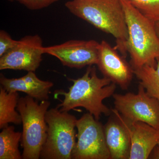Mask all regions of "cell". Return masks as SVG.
<instances>
[{"label": "cell", "instance_id": "14", "mask_svg": "<svg viewBox=\"0 0 159 159\" xmlns=\"http://www.w3.org/2000/svg\"><path fill=\"white\" fill-rule=\"evenodd\" d=\"M20 99L17 92H8L0 87V129L8 126L9 123L19 125L21 117L16 111Z\"/></svg>", "mask_w": 159, "mask_h": 159}, {"label": "cell", "instance_id": "12", "mask_svg": "<svg viewBox=\"0 0 159 159\" xmlns=\"http://www.w3.org/2000/svg\"><path fill=\"white\" fill-rule=\"evenodd\" d=\"M126 121L131 142L129 159H148L158 144L159 130L145 122Z\"/></svg>", "mask_w": 159, "mask_h": 159}, {"label": "cell", "instance_id": "2", "mask_svg": "<svg viewBox=\"0 0 159 159\" xmlns=\"http://www.w3.org/2000/svg\"><path fill=\"white\" fill-rule=\"evenodd\" d=\"M73 84L68 92L57 91V95H63L64 99L57 107L61 111H67L78 107L85 108L97 120L102 114L110 115L111 110L102 101L115 93L116 84L106 77L97 76L95 66H89L85 74L77 79L69 78Z\"/></svg>", "mask_w": 159, "mask_h": 159}, {"label": "cell", "instance_id": "7", "mask_svg": "<svg viewBox=\"0 0 159 159\" xmlns=\"http://www.w3.org/2000/svg\"><path fill=\"white\" fill-rule=\"evenodd\" d=\"M115 109L131 122H142L159 130V102L139 84L137 94L114 93Z\"/></svg>", "mask_w": 159, "mask_h": 159}, {"label": "cell", "instance_id": "15", "mask_svg": "<svg viewBox=\"0 0 159 159\" xmlns=\"http://www.w3.org/2000/svg\"><path fill=\"white\" fill-rule=\"evenodd\" d=\"M22 133L15 131L13 126H6L0 133V159H21L19 144Z\"/></svg>", "mask_w": 159, "mask_h": 159}, {"label": "cell", "instance_id": "13", "mask_svg": "<svg viewBox=\"0 0 159 159\" xmlns=\"http://www.w3.org/2000/svg\"><path fill=\"white\" fill-rule=\"evenodd\" d=\"M1 86L8 92H21L38 100H48L53 82L39 79L34 72L18 78H8L1 74Z\"/></svg>", "mask_w": 159, "mask_h": 159}, {"label": "cell", "instance_id": "21", "mask_svg": "<svg viewBox=\"0 0 159 159\" xmlns=\"http://www.w3.org/2000/svg\"><path fill=\"white\" fill-rule=\"evenodd\" d=\"M155 28L156 30L157 34L159 38V21L155 22Z\"/></svg>", "mask_w": 159, "mask_h": 159}, {"label": "cell", "instance_id": "16", "mask_svg": "<svg viewBox=\"0 0 159 159\" xmlns=\"http://www.w3.org/2000/svg\"><path fill=\"white\" fill-rule=\"evenodd\" d=\"M134 73L147 93L159 102V61L156 66L146 65L134 70Z\"/></svg>", "mask_w": 159, "mask_h": 159}, {"label": "cell", "instance_id": "1", "mask_svg": "<svg viewBox=\"0 0 159 159\" xmlns=\"http://www.w3.org/2000/svg\"><path fill=\"white\" fill-rule=\"evenodd\" d=\"M65 6L75 16L112 35L116 43L114 48L126 57L128 30L120 0H71Z\"/></svg>", "mask_w": 159, "mask_h": 159}, {"label": "cell", "instance_id": "9", "mask_svg": "<svg viewBox=\"0 0 159 159\" xmlns=\"http://www.w3.org/2000/svg\"><path fill=\"white\" fill-rule=\"evenodd\" d=\"M43 47L38 34L25 36L14 48L0 57V70L35 72L42 61Z\"/></svg>", "mask_w": 159, "mask_h": 159}, {"label": "cell", "instance_id": "11", "mask_svg": "<svg viewBox=\"0 0 159 159\" xmlns=\"http://www.w3.org/2000/svg\"><path fill=\"white\" fill-rule=\"evenodd\" d=\"M116 119H110L104 127L107 145L112 159H129L131 142L126 120L115 109Z\"/></svg>", "mask_w": 159, "mask_h": 159}, {"label": "cell", "instance_id": "19", "mask_svg": "<svg viewBox=\"0 0 159 159\" xmlns=\"http://www.w3.org/2000/svg\"><path fill=\"white\" fill-rule=\"evenodd\" d=\"M60 0H16L30 10H36L48 7Z\"/></svg>", "mask_w": 159, "mask_h": 159}, {"label": "cell", "instance_id": "8", "mask_svg": "<svg viewBox=\"0 0 159 159\" xmlns=\"http://www.w3.org/2000/svg\"><path fill=\"white\" fill-rule=\"evenodd\" d=\"M99 43L94 40H70L66 42L43 47L44 54L57 58L63 65L76 69L97 65Z\"/></svg>", "mask_w": 159, "mask_h": 159}, {"label": "cell", "instance_id": "10", "mask_svg": "<svg viewBox=\"0 0 159 159\" xmlns=\"http://www.w3.org/2000/svg\"><path fill=\"white\" fill-rule=\"evenodd\" d=\"M97 65L103 77L122 89H128L134 75L133 69L125 57L106 41L99 43Z\"/></svg>", "mask_w": 159, "mask_h": 159}, {"label": "cell", "instance_id": "3", "mask_svg": "<svg viewBox=\"0 0 159 159\" xmlns=\"http://www.w3.org/2000/svg\"><path fill=\"white\" fill-rule=\"evenodd\" d=\"M128 30L126 50L133 70L143 66H156L159 61V38L155 22L142 14L130 0H120Z\"/></svg>", "mask_w": 159, "mask_h": 159}, {"label": "cell", "instance_id": "20", "mask_svg": "<svg viewBox=\"0 0 159 159\" xmlns=\"http://www.w3.org/2000/svg\"><path fill=\"white\" fill-rule=\"evenodd\" d=\"M153 154L152 158L159 159V142L157 145L153 150Z\"/></svg>", "mask_w": 159, "mask_h": 159}, {"label": "cell", "instance_id": "5", "mask_svg": "<svg viewBox=\"0 0 159 159\" xmlns=\"http://www.w3.org/2000/svg\"><path fill=\"white\" fill-rule=\"evenodd\" d=\"M46 121L48 125L47 140L40 158L71 159L76 144L75 127L77 119L67 111L57 107L47 111Z\"/></svg>", "mask_w": 159, "mask_h": 159}, {"label": "cell", "instance_id": "18", "mask_svg": "<svg viewBox=\"0 0 159 159\" xmlns=\"http://www.w3.org/2000/svg\"><path fill=\"white\" fill-rule=\"evenodd\" d=\"M18 40L13 39L9 33L4 30L0 31V57L14 48Z\"/></svg>", "mask_w": 159, "mask_h": 159}, {"label": "cell", "instance_id": "4", "mask_svg": "<svg viewBox=\"0 0 159 159\" xmlns=\"http://www.w3.org/2000/svg\"><path fill=\"white\" fill-rule=\"evenodd\" d=\"M50 106L48 100H43L39 103L28 95L19 99L16 107L23 124V159L40 158L48 136L46 114Z\"/></svg>", "mask_w": 159, "mask_h": 159}, {"label": "cell", "instance_id": "22", "mask_svg": "<svg viewBox=\"0 0 159 159\" xmlns=\"http://www.w3.org/2000/svg\"><path fill=\"white\" fill-rule=\"evenodd\" d=\"M8 1H9V2H13V1H16V0H8Z\"/></svg>", "mask_w": 159, "mask_h": 159}, {"label": "cell", "instance_id": "6", "mask_svg": "<svg viewBox=\"0 0 159 159\" xmlns=\"http://www.w3.org/2000/svg\"><path fill=\"white\" fill-rule=\"evenodd\" d=\"M77 142L72 153L73 159H110L104 127L93 115L84 114L76 122Z\"/></svg>", "mask_w": 159, "mask_h": 159}, {"label": "cell", "instance_id": "17", "mask_svg": "<svg viewBox=\"0 0 159 159\" xmlns=\"http://www.w3.org/2000/svg\"><path fill=\"white\" fill-rule=\"evenodd\" d=\"M145 16L155 22L159 21V0H130Z\"/></svg>", "mask_w": 159, "mask_h": 159}]
</instances>
